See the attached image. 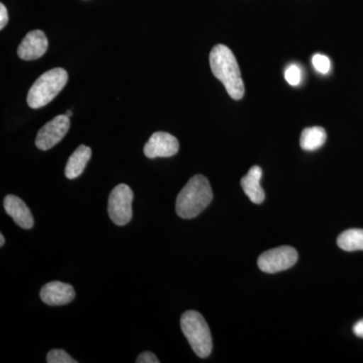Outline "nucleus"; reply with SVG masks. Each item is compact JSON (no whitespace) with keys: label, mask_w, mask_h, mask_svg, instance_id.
Here are the masks:
<instances>
[{"label":"nucleus","mask_w":363,"mask_h":363,"mask_svg":"<svg viewBox=\"0 0 363 363\" xmlns=\"http://www.w3.org/2000/svg\"><path fill=\"white\" fill-rule=\"evenodd\" d=\"M210 67L215 77L220 80L229 96L240 100L245 95L240 66L235 56L228 47L216 45L210 52Z\"/></svg>","instance_id":"f257e3e1"},{"label":"nucleus","mask_w":363,"mask_h":363,"mask_svg":"<svg viewBox=\"0 0 363 363\" xmlns=\"http://www.w3.org/2000/svg\"><path fill=\"white\" fill-rule=\"evenodd\" d=\"M213 199V192L206 177L196 175L189 180L179 193L176 212L183 219L198 216Z\"/></svg>","instance_id":"f03ea898"},{"label":"nucleus","mask_w":363,"mask_h":363,"mask_svg":"<svg viewBox=\"0 0 363 363\" xmlns=\"http://www.w3.org/2000/svg\"><path fill=\"white\" fill-rule=\"evenodd\" d=\"M68 78V73L63 68H55L45 72L35 80L28 91L26 98L28 106L38 109L49 104L65 87Z\"/></svg>","instance_id":"7ed1b4c3"},{"label":"nucleus","mask_w":363,"mask_h":363,"mask_svg":"<svg viewBox=\"0 0 363 363\" xmlns=\"http://www.w3.org/2000/svg\"><path fill=\"white\" fill-rule=\"evenodd\" d=\"M181 329L197 357L206 358L211 354L213 348L211 332L199 312L189 310L184 313L181 317Z\"/></svg>","instance_id":"20e7f679"},{"label":"nucleus","mask_w":363,"mask_h":363,"mask_svg":"<svg viewBox=\"0 0 363 363\" xmlns=\"http://www.w3.org/2000/svg\"><path fill=\"white\" fill-rule=\"evenodd\" d=\"M133 192L130 186L121 184L111 191L108 199V214L116 225L128 224L133 218Z\"/></svg>","instance_id":"39448f33"},{"label":"nucleus","mask_w":363,"mask_h":363,"mask_svg":"<svg viewBox=\"0 0 363 363\" xmlns=\"http://www.w3.org/2000/svg\"><path fill=\"white\" fill-rule=\"evenodd\" d=\"M298 260V252L295 248L284 245L262 253L257 260L259 267L267 274L286 271L295 266Z\"/></svg>","instance_id":"423d86ee"},{"label":"nucleus","mask_w":363,"mask_h":363,"mask_svg":"<svg viewBox=\"0 0 363 363\" xmlns=\"http://www.w3.org/2000/svg\"><path fill=\"white\" fill-rule=\"evenodd\" d=\"M70 128V117L62 114L52 118L40 128L35 138V145L40 150L52 149L58 145Z\"/></svg>","instance_id":"0eeeda50"},{"label":"nucleus","mask_w":363,"mask_h":363,"mask_svg":"<svg viewBox=\"0 0 363 363\" xmlns=\"http://www.w3.org/2000/svg\"><path fill=\"white\" fill-rule=\"evenodd\" d=\"M179 142L175 136L164 131H157L150 136L143 147L145 156L149 159L169 157L179 152Z\"/></svg>","instance_id":"6e6552de"},{"label":"nucleus","mask_w":363,"mask_h":363,"mask_svg":"<svg viewBox=\"0 0 363 363\" xmlns=\"http://www.w3.org/2000/svg\"><path fill=\"white\" fill-rule=\"evenodd\" d=\"M40 297L45 304L63 306L69 304L76 297L73 286L62 281L45 284L40 290Z\"/></svg>","instance_id":"1a4fd4ad"},{"label":"nucleus","mask_w":363,"mask_h":363,"mask_svg":"<svg viewBox=\"0 0 363 363\" xmlns=\"http://www.w3.org/2000/svg\"><path fill=\"white\" fill-rule=\"evenodd\" d=\"M48 50V39L42 30H33L26 35L18 49V57L25 61H33L44 56Z\"/></svg>","instance_id":"9d476101"},{"label":"nucleus","mask_w":363,"mask_h":363,"mask_svg":"<svg viewBox=\"0 0 363 363\" xmlns=\"http://www.w3.org/2000/svg\"><path fill=\"white\" fill-rule=\"evenodd\" d=\"M4 205L6 213L18 226L23 229L33 228L35 220H33L32 212L21 198L14 195H7L4 198Z\"/></svg>","instance_id":"9b49d317"},{"label":"nucleus","mask_w":363,"mask_h":363,"mask_svg":"<svg viewBox=\"0 0 363 363\" xmlns=\"http://www.w3.org/2000/svg\"><path fill=\"white\" fill-rule=\"evenodd\" d=\"M262 169L259 166H253L248 171L247 175L241 179V187L245 191V195L250 198V201L255 204H262L264 201V189L260 186V180H262Z\"/></svg>","instance_id":"f8f14e48"},{"label":"nucleus","mask_w":363,"mask_h":363,"mask_svg":"<svg viewBox=\"0 0 363 363\" xmlns=\"http://www.w3.org/2000/svg\"><path fill=\"white\" fill-rule=\"evenodd\" d=\"M92 150L89 147L80 145L76 149L75 152L69 157L68 162L66 164L65 175L67 178L73 180L78 178L84 171L88 162H89Z\"/></svg>","instance_id":"ddd939ff"},{"label":"nucleus","mask_w":363,"mask_h":363,"mask_svg":"<svg viewBox=\"0 0 363 363\" xmlns=\"http://www.w3.org/2000/svg\"><path fill=\"white\" fill-rule=\"evenodd\" d=\"M327 140V133L320 126L305 128L301 135L300 145L304 150L312 152L320 149Z\"/></svg>","instance_id":"4468645a"},{"label":"nucleus","mask_w":363,"mask_h":363,"mask_svg":"<svg viewBox=\"0 0 363 363\" xmlns=\"http://www.w3.org/2000/svg\"><path fill=\"white\" fill-rule=\"evenodd\" d=\"M337 245L345 252L363 250V229H348L338 236Z\"/></svg>","instance_id":"2eb2a0df"},{"label":"nucleus","mask_w":363,"mask_h":363,"mask_svg":"<svg viewBox=\"0 0 363 363\" xmlns=\"http://www.w3.org/2000/svg\"><path fill=\"white\" fill-rule=\"evenodd\" d=\"M48 363H77L65 350H52L47 354Z\"/></svg>","instance_id":"dca6fc26"},{"label":"nucleus","mask_w":363,"mask_h":363,"mask_svg":"<svg viewBox=\"0 0 363 363\" xmlns=\"http://www.w3.org/2000/svg\"><path fill=\"white\" fill-rule=\"evenodd\" d=\"M312 63L314 68L316 69L319 73L327 74L330 71V60H329L328 57L324 56V55H314L312 58Z\"/></svg>","instance_id":"f3484780"},{"label":"nucleus","mask_w":363,"mask_h":363,"mask_svg":"<svg viewBox=\"0 0 363 363\" xmlns=\"http://www.w3.org/2000/svg\"><path fill=\"white\" fill-rule=\"evenodd\" d=\"M285 78L286 82L292 86L300 84L301 79H302V73L298 66L292 65L289 67L286 70Z\"/></svg>","instance_id":"a211bd4d"},{"label":"nucleus","mask_w":363,"mask_h":363,"mask_svg":"<svg viewBox=\"0 0 363 363\" xmlns=\"http://www.w3.org/2000/svg\"><path fill=\"white\" fill-rule=\"evenodd\" d=\"M136 363H159L160 360L157 359L156 355L150 351H145V352L140 353L138 355V359L135 360Z\"/></svg>","instance_id":"6ab92c4d"},{"label":"nucleus","mask_w":363,"mask_h":363,"mask_svg":"<svg viewBox=\"0 0 363 363\" xmlns=\"http://www.w3.org/2000/svg\"><path fill=\"white\" fill-rule=\"evenodd\" d=\"M9 23V13L4 4H0V30H4V26Z\"/></svg>","instance_id":"aec40b11"},{"label":"nucleus","mask_w":363,"mask_h":363,"mask_svg":"<svg viewBox=\"0 0 363 363\" xmlns=\"http://www.w3.org/2000/svg\"><path fill=\"white\" fill-rule=\"evenodd\" d=\"M353 332L357 337L363 338V319L353 326Z\"/></svg>","instance_id":"412c9836"},{"label":"nucleus","mask_w":363,"mask_h":363,"mask_svg":"<svg viewBox=\"0 0 363 363\" xmlns=\"http://www.w3.org/2000/svg\"><path fill=\"white\" fill-rule=\"evenodd\" d=\"M4 242H6V238H4V234H0V247H4Z\"/></svg>","instance_id":"4be33fe9"},{"label":"nucleus","mask_w":363,"mask_h":363,"mask_svg":"<svg viewBox=\"0 0 363 363\" xmlns=\"http://www.w3.org/2000/svg\"><path fill=\"white\" fill-rule=\"evenodd\" d=\"M66 116L68 117H71L72 116H73V112H72V111H67Z\"/></svg>","instance_id":"5701e85b"}]
</instances>
